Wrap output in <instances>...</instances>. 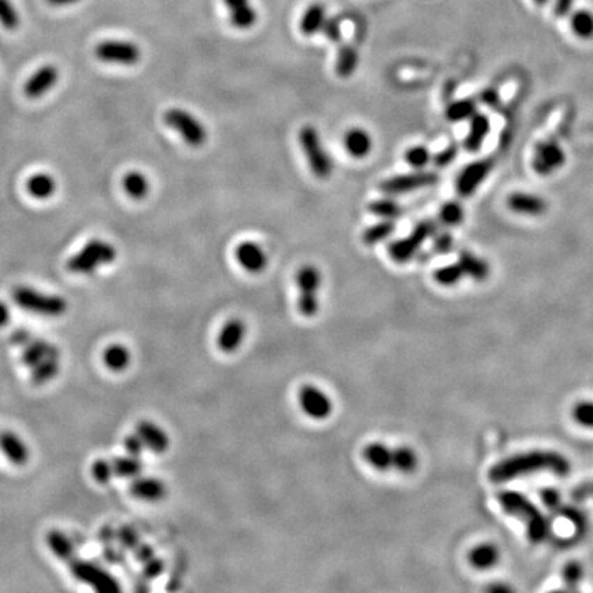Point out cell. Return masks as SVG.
<instances>
[{
    "label": "cell",
    "mask_w": 593,
    "mask_h": 593,
    "mask_svg": "<svg viewBox=\"0 0 593 593\" xmlns=\"http://www.w3.org/2000/svg\"><path fill=\"white\" fill-rule=\"evenodd\" d=\"M248 336L246 323L241 319L228 320L217 334L216 343L223 353H235L245 342Z\"/></svg>",
    "instance_id": "16"
},
{
    "label": "cell",
    "mask_w": 593,
    "mask_h": 593,
    "mask_svg": "<svg viewBox=\"0 0 593 593\" xmlns=\"http://www.w3.org/2000/svg\"><path fill=\"white\" fill-rule=\"evenodd\" d=\"M95 58L103 63L133 66L142 58V51L136 43L109 39L99 43L93 50Z\"/></svg>",
    "instance_id": "9"
},
{
    "label": "cell",
    "mask_w": 593,
    "mask_h": 593,
    "mask_svg": "<svg viewBox=\"0 0 593 593\" xmlns=\"http://www.w3.org/2000/svg\"><path fill=\"white\" fill-rule=\"evenodd\" d=\"M45 359H59V350L55 345L42 339H32L24 346L22 363L27 367L33 368Z\"/></svg>",
    "instance_id": "21"
},
{
    "label": "cell",
    "mask_w": 593,
    "mask_h": 593,
    "mask_svg": "<svg viewBox=\"0 0 593 593\" xmlns=\"http://www.w3.org/2000/svg\"><path fill=\"white\" fill-rule=\"evenodd\" d=\"M481 99H482V102H485L486 105H489V106H495V105H497V102H499V95H497V92H496L495 89H486V91H483V92H482Z\"/></svg>",
    "instance_id": "60"
},
{
    "label": "cell",
    "mask_w": 593,
    "mask_h": 593,
    "mask_svg": "<svg viewBox=\"0 0 593 593\" xmlns=\"http://www.w3.org/2000/svg\"><path fill=\"white\" fill-rule=\"evenodd\" d=\"M10 322V309L8 306L0 301V327H4Z\"/></svg>",
    "instance_id": "61"
},
{
    "label": "cell",
    "mask_w": 593,
    "mask_h": 593,
    "mask_svg": "<svg viewBox=\"0 0 593 593\" xmlns=\"http://www.w3.org/2000/svg\"><path fill=\"white\" fill-rule=\"evenodd\" d=\"M136 434L142 438L146 449L156 455H163L170 449V435L158 424L150 421H142L136 426Z\"/></svg>",
    "instance_id": "17"
},
{
    "label": "cell",
    "mask_w": 593,
    "mask_h": 593,
    "mask_svg": "<svg viewBox=\"0 0 593 593\" xmlns=\"http://www.w3.org/2000/svg\"><path fill=\"white\" fill-rule=\"evenodd\" d=\"M299 144L313 174L319 179H329L333 173L334 163L327 153L319 132L312 126H305L299 130Z\"/></svg>",
    "instance_id": "5"
},
{
    "label": "cell",
    "mask_w": 593,
    "mask_h": 593,
    "mask_svg": "<svg viewBox=\"0 0 593 593\" xmlns=\"http://www.w3.org/2000/svg\"><path fill=\"white\" fill-rule=\"evenodd\" d=\"M133 553H135V557L142 563V564H144L146 562H149V560H151V559H154L156 556H154V551H153V548L150 547V546H147V544H144V543H140L135 550H133Z\"/></svg>",
    "instance_id": "56"
},
{
    "label": "cell",
    "mask_w": 593,
    "mask_h": 593,
    "mask_svg": "<svg viewBox=\"0 0 593 593\" xmlns=\"http://www.w3.org/2000/svg\"><path fill=\"white\" fill-rule=\"evenodd\" d=\"M571 470L570 460L555 451H530L512 455L490 467L488 476L495 483L509 482L516 478L551 472L556 476H566Z\"/></svg>",
    "instance_id": "1"
},
{
    "label": "cell",
    "mask_w": 593,
    "mask_h": 593,
    "mask_svg": "<svg viewBox=\"0 0 593 593\" xmlns=\"http://www.w3.org/2000/svg\"><path fill=\"white\" fill-rule=\"evenodd\" d=\"M20 24V14L13 0H0V25L7 31H15Z\"/></svg>",
    "instance_id": "42"
},
{
    "label": "cell",
    "mask_w": 593,
    "mask_h": 593,
    "mask_svg": "<svg viewBox=\"0 0 593 593\" xmlns=\"http://www.w3.org/2000/svg\"><path fill=\"white\" fill-rule=\"evenodd\" d=\"M59 82V69L55 65H43L25 83L24 92L31 99L47 95Z\"/></svg>",
    "instance_id": "14"
},
{
    "label": "cell",
    "mask_w": 593,
    "mask_h": 593,
    "mask_svg": "<svg viewBox=\"0 0 593 593\" xmlns=\"http://www.w3.org/2000/svg\"><path fill=\"white\" fill-rule=\"evenodd\" d=\"M117 258V249L113 243L105 239H91L84 246L72 255L66 264L68 271L76 275H91L99 268L110 265Z\"/></svg>",
    "instance_id": "3"
},
{
    "label": "cell",
    "mask_w": 593,
    "mask_h": 593,
    "mask_svg": "<svg viewBox=\"0 0 593 593\" xmlns=\"http://www.w3.org/2000/svg\"><path fill=\"white\" fill-rule=\"evenodd\" d=\"M441 221L446 225H458L463 221L465 212L458 202H446L440 211Z\"/></svg>",
    "instance_id": "47"
},
{
    "label": "cell",
    "mask_w": 593,
    "mask_h": 593,
    "mask_svg": "<svg viewBox=\"0 0 593 593\" xmlns=\"http://www.w3.org/2000/svg\"><path fill=\"white\" fill-rule=\"evenodd\" d=\"M509 207L512 212L527 216H540L547 211V204L541 197L529 193H513L509 197Z\"/></svg>",
    "instance_id": "24"
},
{
    "label": "cell",
    "mask_w": 593,
    "mask_h": 593,
    "mask_svg": "<svg viewBox=\"0 0 593 593\" xmlns=\"http://www.w3.org/2000/svg\"><path fill=\"white\" fill-rule=\"evenodd\" d=\"M463 278H465V273H463V271H462V268L458 262H455L452 265L441 267V268L434 271V280L438 285L445 286V287L456 285Z\"/></svg>",
    "instance_id": "40"
},
{
    "label": "cell",
    "mask_w": 593,
    "mask_h": 593,
    "mask_svg": "<svg viewBox=\"0 0 593 593\" xmlns=\"http://www.w3.org/2000/svg\"><path fill=\"white\" fill-rule=\"evenodd\" d=\"M363 458L374 470L387 471L393 467V448L380 441L370 442L363 449Z\"/></svg>",
    "instance_id": "25"
},
{
    "label": "cell",
    "mask_w": 593,
    "mask_h": 593,
    "mask_svg": "<svg viewBox=\"0 0 593 593\" xmlns=\"http://www.w3.org/2000/svg\"><path fill=\"white\" fill-rule=\"evenodd\" d=\"M326 20H327V10L324 4L313 3L305 10L301 18V24H299L301 32L305 36H313L323 29Z\"/></svg>",
    "instance_id": "28"
},
{
    "label": "cell",
    "mask_w": 593,
    "mask_h": 593,
    "mask_svg": "<svg viewBox=\"0 0 593 593\" xmlns=\"http://www.w3.org/2000/svg\"><path fill=\"white\" fill-rule=\"evenodd\" d=\"M566 156L560 144L547 140L537 144L533 156V170L539 174L547 176L563 167Z\"/></svg>",
    "instance_id": "13"
},
{
    "label": "cell",
    "mask_w": 593,
    "mask_h": 593,
    "mask_svg": "<svg viewBox=\"0 0 593 593\" xmlns=\"http://www.w3.org/2000/svg\"><path fill=\"white\" fill-rule=\"evenodd\" d=\"M540 496H541L543 504L547 509L555 511V512H559V509H562V506H563V503H562V493H559L556 489H553V488L543 489L541 493H540Z\"/></svg>",
    "instance_id": "51"
},
{
    "label": "cell",
    "mask_w": 593,
    "mask_h": 593,
    "mask_svg": "<svg viewBox=\"0 0 593 593\" xmlns=\"http://www.w3.org/2000/svg\"><path fill=\"white\" fill-rule=\"evenodd\" d=\"M368 211L373 214L378 216V217H382V218L393 220V218H396L401 214L403 208L397 202L383 198V200H377V201L371 202L368 205Z\"/></svg>",
    "instance_id": "43"
},
{
    "label": "cell",
    "mask_w": 593,
    "mask_h": 593,
    "mask_svg": "<svg viewBox=\"0 0 593 593\" xmlns=\"http://www.w3.org/2000/svg\"><path fill=\"white\" fill-rule=\"evenodd\" d=\"M103 363L114 373L124 371L130 363V353L127 346L121 343H113L107 346L103 352Z\"/></svg>",
    "instance_id": "34"
},
{
    "label": "cell",
    "mask_w": 593,
    "mask_h": 593,
    "mask_svg": "<svg viewBox=\"0 0 593 593\" xmlns=\"http://www.w3.org/2000/svg\"><path fill=\"white\" fill-rule=\"evenodd\" d=\"M47 546L51 550V552L61 559L62 562L69 563L70 560H73L75 556V546L72 543V540L62 532L59 530H51L47 534Z\"/></svg>",
    "instance_id": "32"
},
{
    "label": "cell",
    "mask_w": 593,
    "mask_h": 593,
    "mask_svg": "<svg viewBox=\"0 0 593 593\" xmlns=\"http://www.w3.org/2000/svg\"><path fill=\"white\" fill-rule=\"evenodd\" d=\"M298 287L296 308L298 312L305 317H313L320 308L319 293L322 287V273L313 265H305L299 268L296 276Z\"/></svg>",
    "instance_id": "6"
},
{
    "label": "cell",
    "mask_w": 593,
    "mask_h": 593,
    "mask_svg": "<svg viewBox=\"0 0 593 593\" xmlns=\"http://www.w3.org/2000/svg\"><path fill=\"white\" fill-rule=\"evenodd\" d=\"M456 154H458L456 147H455V146H451V147H448V149L442 150L441 153L435 154V157H434V163H435V165H437V167H440V168H445V167H448V165H449V164L455 160Z\"/></svg>",
    "instance_id": "54"
},
{
    "label": "cell",
    "mask_w": 593,
    "mask_h": 593,
    "mask_svg": "<svg viewBox=\"0 0 593 593\" xmlns=\"http://www.w3.org/2000/svg\"><path fill=\"white\" fill-rule=\"evenodd\" d=\"M493 164L489 160H479L462 170L456 180V190L460 195L468 197L476 191L481 183L486 179L489 172L492 170Z\"/></svg>",
    "instance_id": "15"
},
{
    "label": "cell",
    "mask_w": 593,
    "mask_h": 593,
    "mask_svg": "<svg viewBox=\"0 0 593 593\" xmlns=\"http://www.w3.org/2000/svg\"><path fill=\"white\" fill-rule=\"evenodd\" d=\"M458 264L460 265L465 276H468V278L478 280V282L488 279L489 272H490V268H489V265L485 260L479 258L478 255L468 253V252H463L460 255L459 260H458Z\"/></svg>",
    "instance_id": "31"
},
{
    "label": "cell",
    "mask_w": 593,
    "mask_h": 593,
    "mask_svg": "<svg viewBox=\"0 0 593 593\" xmlns=\"http://www.w3.org/2000/svg\"><path fill=\"white\" fill-rule=\"evenodd\" d=\"M235 258L238 264L250 273H258L264 271L268 264V257L262 250V248L252 241H245L237 246Z\"/></svg>",
    "instance_id": "19"
},
{
    "label": "cell",
    "mask_w": 593,
    "mask_h": 593,
    "mask_svg": "<svg viewBox=\"0 0 593 593\" xmlns=\"http://www.w3.org/2000/svg\"><path fill=\"white\" fill-rule=\"evenodd\" d=\"M13 299L21 309L45 317H58L68 310V302L63 296L45 294L27 286L15 287Z\"/></svg>",
    "instance_id": "4"
},
{
    "label": "cell",
    "mask_w": 593,
    "mask_h": 593,
    "mask_svg": "<svg viewBox=\"0 0 593 593\" xmlns=\"http://www.w3.org/2000/svg\"><path fill=\"white\" fill-rule=\"evenodd\" d=\"M593 496V481L592 482H583L580 485H577L576 488H573L570 490V499L573 500V503L580 504V503H585L587 500H590Z\"/></svg>",
    "instance_id": "50"
},
{
    "label": "cell",
    "mask_w": 593,
    "mask_h": 593,
    "mask_svg": "<svg viewBox=\"0 0 593 593\" xmlns=\"http://www.w3.org/2000/svg\"><path fill=\"white\" fill-rule=\"evenodd\" d=\"M563 581L569 590L574 591L584 580V566L580 562H569L563 567Z\"/></svg>",
    "instance_id": "44"
},
{
    "label": "cell",
    "mask_w": 593,
    "mask_h": 593,
    "mask_svg": "<svg viewBox=\"0 0 593 593\" xmlns=\"http://www.w3.org/2000/svg\"><path fill=\"white\" fill-rule=\"evenodd\" d=\"M298 403L302 412L313 421H324L334 411L331 397L323 389L313 384H305L299 389Z\"/></svg>",
    "instance_id": "10"
},
{
    "label": "cell",
    "mask_w": 593,
    "mask_h": 593,
    "mask_svg": "<svg viewBox=\"0 0 593 593\" xmlns=\"http://www.w3.org/2000/svg\"><path fill=\"white\" fill-rule=\"evenodd\" d=\"M0 451L15 466H24L29 460L27 444L13 431H0Z\"/></svg>",
    "instance_id": "20"
},
{
    "label": "cell",
    "mask_w": 593,
    "mask_h": 593,
    "mask_svg": "<svg viewBox=\"0 0 593 593\" xmlns=\"http://www.w3.org/2000/svg\"><path fill=\"white\" fill-rule=\"evenodd\" d=\"M573 418L580 426L593 430L592 400H584L577 403L573 408Z\"/></svg>",
    "instance_id": "45"
},
{
    "label": "cell",
    "mask_w": 593,
    "mask_h": 593,
    "mask_svg": "<svg viewBox=\"0 0 593 593\" xmlns=\"http://www.w3.org/2000/svg\"><path fill=\"white\" fill-rule=\"evenodd\" d=\"M48 4L55 6V7H65V6H72V4H77L82 0H45Z\"/></svg>",
    "instance_id": "62"
},
{
    "label": "cell",
    "mask_w": 593,
    "mask_h": 593,
    "mask_svg": "<svg viewBox=\"0 0 593 593\" xmlns=\"http://www.w3.org/2000/svg\"><path fill=\"white\" fill-rule=\"evenodd\" d=\"M123 188L130 200L142 201L150 191V181L143 172L129 170L123 177Z\"/></svg>",
    "instance_id": "29"
},
{
    "label": "cell",
    "mask_w": 593,
    "mask_h": 593,
    "mask_svg": "<svg viewBox=\"0 0 593 593\" xmlns=\"http://www.w3.org/2000/svg\"><path fill=\"white\" fill-rule=\"evenodd\" d=\"M419 465L418 453L407 445L393 448V467L396 471L401 474L414 472Z\"/></svg>",
    "instance_id": "35"
},
{
    "label": "cell",
    "mask_w": 593,
    "mask_h": 593,
    "mask_svg": "<svg viewBox=\"0 0 593 593\" xmlns=\"http://www.w3.org/2000/svg\"><path fill=\"white\" fill-rule=\"evenodd\" d=\"M324 36L330 40V42L338 43L342 38V29H340V21L337 17H327L323 29Z\"/></svg>",
    "instance_id": "52"
},
{
    "label": "cell",
    "mask_w": 593,
    "mask_h": 593,
    "mask_svg": "<svg viewBox=\"0 0 593 593\" xmlns=\"http://www.w3.org/2000/svg\"><path fill=\"white\" fill-rule=\"evenodd\" d=\"M438 181V176L434 172H414L407 174H398L389 177L381 183V191L387 195H397L412 193L430 187Z\"/></svg>",
    "instance_id": "12"
},
{
    "label": "cell",
    "mask_w": 593,
    "mask_h": 593,
    "mask_svg": "<svg viewBox=\"0 0 593 593\" xmlns=\"http://www.w3.org/2000/svg\"><path fill=\"white\" fill-rule=\"evenodd\" d=\"M11 340H13V343H15V345L25 346L28 342H31V340H32V337H31V334H29L28 331H25V330H20V331H17V333H14V334H13Z\"/></svg>",
    "instance_id": "59"
},
{
    "label": "cell",
    "mask_w": 593,
    "mask_h": 593,
    "mask_svg": "<svg viewBox=\"0 0 593 593\" xmlns=\"http://www.w3.org/2000/svg\"><path fill=\"white\" fill-rule=\"evenodd\" d=\"M228 8L231 24L238 29H249L257 21V10L250 0H224Z\"/></svg>",
    "instance_id": "23"
},
{
    "label": "cell",
    "mask_w": 593,
    "mask_h": 593,
    "mask_svg": "<svg viewBox=\"0 0 593 593\" xmlns=\"http://www.w3.org/2000/svg\"><path fill=\"white\" fill-rule=\"evenodd\" d=\"M124 448H126L128 455L136 456V458H140V455L146 449L142 438L136 433L135 434H129V435L126 437V440H124Z\"/></svg>",
    "instance_id": "53"
},
{
    "label": "cell",
    "mask_w": 593,
    "mask_h": 593,
    "mask_svg": "<svg viewBox=\"0 0 593 593\" xmlns=\"http://www.w3.org/2000/svg\"><path fill=\"white\" fill-rule=\"evenodd\" d=\"M31 370H32L31 378L36 384L47 383L54 380L57 374L59 373V359H45Z\"/></svg>",
    "instance_id": "39"
},
{
    "label": "cell",
    "mask_w": 593,
    "mask_h": 593,
    "mask_svg": "<svg viewBox=\"0 0 593 593\" xmlns=\"http://www.w3.org/2000/svg\"><path fill=\"white\" fill-rule=\"evenodd\" d=\"M359 66V51L352 44H345L339 48L336 62V72L339 77H350Z\"/></svg>",
    "instance_id": "33"
},
{
    "label": "cell",
    "mask_w": 593,
    "mask_h": 593,
    "mask_svg": "<svg viewBox=\"0 0 593 593\" xmlns=\"http://www.w3.org/2000/svg\"><path fill=\"white\" fill-rule=\"evenodd\" d=\"M571 29L580 39L588 40L593 38V14L588 10H578L571 15Z\"/></svg>",
    "instance_id": "38"
},
{
    "label": "cell",
    "mask_w": 593,
    "mask_h": 593,
    "mask_svg": "<svg viewBox=\"0 0 593 593\" xmlns=\"http://www.w3.org/2000/svg\"><path fill=\"white\" fill-rule=\"evenodd\" d=\"M117 539L121 543L123 548H126L127 551L133 552V550L140 544L139 534L130 526H123L117 533Z\"/></svg>",
    "instance_id": "49"
},
{
    "label": "cell",
    "mask_w": 593,
    "mask_h": 593,
    "mask_svg": "<svg viewBox=\"0 0 593 593\" xmlns=\"http://www.w3.org/2000/svg\"><path fill=\"white\" fill-rule=\"evenodd\" d=\"M573 4H574V0H555L553 10L556 17H560V18L566 17L571 11Z\"/></svg>",
    "instance_id": "58"
},
{
    "label": "cell",
    "mask_w": 593,
    "mask_h": 593,
    "mask_svg": "<svg viewBox=\"0 0 593 593\" xmlns=\"http://www.w3.org/2000/svg\"><path fill=\"white\" fill-rule=\"evenodd\" d=\"M431 160L430 151L424 146H415L405 151V161L415 170H422Z\"/></svg>",
    "instance_id": "46"
},
{
    "label": "cell",
    "mask_w": 593,
    "mask_h": 593,
    "mask_svg": "<svg viewBox=\"0 0 593 593\" xmlns=\"http://www.w3.org/2000/svg\"><path fill=\"white\" fill-rule=\"evenodd\" d=\"M396 228V224L393 220H387L383 218V221H380L371 227H368L364 232H363V242L367 246H374L378 245L382 241H384L386 238H389L393 231Z\"/></svg>",
    "instance_id": "37"
},
{
    "label": "cell",
    "mask_w": 593,
    "mask_h": 593,
    "mask_svg": "<svg viewBox=\"0 0 593 593\" xmlns=\"http://www.w3.org/2000/svg\"><path fill=\"white\" fill-rule=\"evenodd\" d=\"M497 500L509 515L519 519L525 527L530 541L541 544L551 537L552 526L547 515L539 509L523 493L516 490H503L497 495Z\"/></svg>",
    "instance_id": "2"
},
{
    "label": "cell",
    "mask_w": 593,
    "mask_h": 593,
    "mask_svg": "<svg viewBox=\"0 0 593 593\" xmlns=\"http://www.w3.org/2000/svg\"><path fill=\"white\" fill-rule=\"evenodd\" d=\"M434 232V223L422 221L414 228V231L408 237L393 242L389 246V255L397 262H405L416 255V252L422 248L424 241L430 238Z\"/></svg>",
    "instance_id": "11"
},
{
    "label": "cell",
    "mask_w": 593,
    "mask_h": 593,
    "mask_svg": "<svg viewBox=\"0 0 593 593\" xmlns=\"http://www.w3.org/2000/svg\"><path fill=\"white\" fill-rule=\"evenodd\" d=\"M489 130H490L489 119L485 114H474L471 117L470 132L466 137L467 150L478 151L482 147L485 139L488 137Z\"/></svg>",
    "instance_id": "30"
},
{
    "label": "cell",
    "mask_w": 593,
    "mask_h": 593,
    "mask_svg": "<svg viewBox=\"0 0 593 593\" xmlns=\"http://www.w3.org/2000/svg\"><path fill=\"white\" fill-rule=\"evenodd\" d=\"M474 114H475V105L472 100H468V99L456 100L451 103L446 109V119L453 123L471 119Z\"/></svg>",
    "instance_id": "41"
},
{
    "label": "cell",
    "mask_w": 593,
    "mask_h": 593,
    "mask_svg": "<svg viewBox=\"0 0 593 593\" xmlns=\"http://www.w3.org/2000/svg\"><path fill=\"white\" fill-rule=\"evenodd\" d=\"M592 497H593V496H592Z\"/></svg>",
    "instance_id": "64"
},
{
    "label": "cell",
    "mask_w": 593,
    "mask_h": 593,
    "mask_svg": "<svg viewBox=\"0 0 593 593\" xmlns=\"http://www.w3.org/2000/svg\"><path fill=\"white\" fill-rule=\"evenodd\" d=\"M129 492L135 499L156 503L167 496V485L154 476H136L129 485Z\"/></svg>",
    "instance_id": "18"
},
{
    "label": "cell",
    "mask_w": 593,
    "mask_h": 593,
    "mask_svg": "<svg viewBox=\"0 0 593 593\" xmlns=\"http://www.w3.org/2000/svg\"><path fill=\"white\" fill-rule=\"evenodd\" d=\"M163 569H164V564L157 557H154V559H151V560H149L143 564V573L147 578H157L163 573Z\"/></svg>",
    "instance_id": "55"
},
{
    "label": "cell",
    "mask_w": 593,
    "mask_h": 593,
    "mask_svg": "<svg viewBox=\"0 0 593 593\" xmlns=\"http://www.w3.org/2000/svg\"><path fill=\"white\" fill-rule=\"evenodd\" d=\"M452 246H453V239L449 234H441L440 237H437V239L434 242V248L440 253L449 252L452 249Z\"/></svg>",
    "instance_id": "57"
},
{
    "label": "cell",
    "mask_w": 593,
    "mask_h": 593,
    "mask_svg": "<svg viewBox=\"0 0 593 593\" xmlns=\"http://www.w3.org/2000/svg\"><path fill=\"white\" fill-rule=\"evenodd\" d=\"M91 472H92L93 479H95L98 483H100V485H106V483H109V482L112 481V478L114 476V470H113V465H112V462L105 460V459H99V460H96V462L92 465Z\"/></svg>",
    "instance_id": "48"
},
{
    "label": "cell",
    "mask_w": 593,
    "mask_h": 593,
    "mask_svg": "<svg viewBox=\"0 0 593 593\" xmlns=\"http://www.w3.org/2000/svg\"><path fill=\"white\" fill-rule=\"evenodd\" d=\"M72 574L82 583L92 587L96 592L114 593L121 590L119 581L100 566L75 557L69 562Z\"/></svg>",
    "instance_id": "8"
},
{
    "label": "cell",
    "mask_w": 593,
    "mask_h": 593,
    "mask_svg": "<svg viewBox=\"0 0 593 593\" xmlns=\"http://www.w3.org/2000/svg\"><path fill=\"white\" fill-rule=\"evenodd\" d=\"M58 184L52 174L38 172L27 180V191L38 201H47L57 193Z\"/></svg>",
    "instance_id": "26"
},
{
    "label": "cell",
    "mask_w": 593,
    "mask_h": 593,
    "mask_svg": "<svg viewBox=\"0 0 593 593\" xmlns=\"http://www.w3.org/2000/svg\"><path fill=\"white\" fill-rule=\"evenodd\" d=\"M164 123L177 132L181 139L191 147H201L207 142V129L204 124L190 112L172 107L164 114Z\"/></svg>",
    "instance_id": "7"
},
{
    "label": "cell",
    "mask_w": 593,
    "mask_h": 593,
    "mask_svg": "<svg viewBox=\"0 0 593 593\" xmlns=\"http://www.w3.org/2000/svg\"><path fill=\"white\" fill-rule=\"evenodd\" d=\"M500 560V551L492 543H481L468 553L470 564L476 570H489Z\"/></svg>",
    "instance_id": "27"
},
{
    "label": "cell",
    "mask_w": 593,
    "mask_h": 593,
    "mask_svg": "<svg viewBox=\"0 0 593 593\" xmlns=\"http://www.w3.org/2000/svg\"><path fill=\"white\" fill-rule=\"evenodd\" d=\"M343 144L353 158H366L373 150V139L363 128H350L343 136Z\"/></svg>",
    "instance_id": "22"
},
{
    "label": "cell",
    "mask_w": 593,
    "mask_h": 593,
    "mask_svg": "<svg viewBox=\"0 0 593 593\" xmlns=\"http://www.w3.org/2000/svg\"><path fill=\"white\" fill-rule=\"evenodd\" d=\"M534 3L539 6H544L546 3H548V0H534Z\"/></svg>",
    "instance_id": "63"
},
{
    "label": "cell",
    "mask_w": 593,
    "mask_h": 593,
    "mask_svg": "<svg viewBox=\"0 0 593 593\" xmlns=\"http://www.w3.org/2000/svg\"><path fill=\"white\" fill-rule=\"evenodd\" d=\"M114 475L126 479H133L143 472V463L136 456H120L112 460Z\"/></svg>",
    "instance_id": "36"
}]
</instances>
